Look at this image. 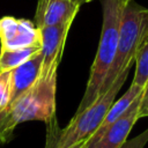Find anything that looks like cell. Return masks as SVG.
Listing matches in <instances>:
<instances>
[{
  "label": "cell",
  "instance_id": "8992f818",
  "mask_svg": "<svg viewBox=\"0 0 148 148\" xmlns=\"http://www.w3.org/2000/svg\"><path fill=\"white\" fill-rule=\"evenodd\" d=\"M0 43L1 51L40 45V32L30 20L3 16L0 18Z\"/></svg>",
  "mask_w": 148,
  "mask_h": 148
},
{
  "label": "cell",
  "instance_id": "30bf717a",
  "mask_svg": "<svg viewBox=\"0 0 148 148\" xmlns=\"http://www.w3.org/2000/svg\"><path fill=\"white\" fill-rule=\"evenodd\" d=\"M142 89H143V88L138 87V86H135L134 83H131V86L128 87V89L126 90V92H125L119 99H117L116 102H113V104L110 106V109H109V111H108V113H106L104 120L102 121L101 126L98 127V130L94 133V135H92L87 142H92V141L97 140V139L105 132V130H106L112 123H114V121L131 106V104L135 101V98L142 92Z\"/></svg>",
  "mask_w": 148,
  "mask_h": 148
},
{
  "label": "cell",
  "instance_id": "9c48e42d",
  "mask_svg": "<svg viewBox=\"0 0 148 148\" xmlns=\"http://www.w3.org/2000/svg\"><path fill=\"white\" fill-rule=\"evenodd\" d=\"M42 67V54L38 52L31 59L12 69V102L24 94L39 77Z\"/></svg>",
  "mask_w": 148,
  "mask_h": 148
},
{
  "label": "cell",
  "instance_id": "5bb4252c",
  "mask_svg": "<svg viewBox=\"0 0 148 148\" xmlns=\"http://www.w3.org/2000/svg\"><path fill=\"white\" fill-rule=\"evenodd\" d=\"M47 127H49V130H47V145H46V148H56V138H57V134L59 132L56 118L53 120H51L50 123H47ZM71 148H87V142L79 143V145L73 146Z\"/></svg>",
  "mask_w": 148,
  "mask_h": 148
},
{
  "label": "cell",
  "instance_id": "7c38bea8",
  "mask_svg": "<svg viewBox=\"0 0 148 148\" xmlns=\"http://www.w3.org/2000/svg\"><path fill=\"white\" fill-rule=\"evenodd\" d=\"M148 80V40L139 51L135 58V71L132 83L143 88Z\"/></svg>",
  "mask_w": 148,
  "mask_h": 148
},
{
  "label": "cell",
  "instance_id": "277c9868",
  "mask_svg": "<svg viewBox=\"0 0 148 148\" xmlns=\"http://www.w3.org/2000/svg\"><path fill=\"white\" fill-rule=\"evenodd\" d=\"M128 73L130 69L121 72L104 94L99 95L86 110L74 114L65 128L59 130L56 138V148H71L79 143L87 142L94 135L104 120L110 106L113 104L118 91L124 86Z\"/></svg>",
  "mask_w": 148,
  "mask_h": 148
},
{
  "label": "cell",
  "instance_id": "7402d4cb",
  "mask_svg": "<svg viewBox=\"0 0 148 148\" xmlns=\"http://www.w3.org/2000/svg\"><path fill=\"white\" fill-rule=\"evenodd\" d=\"M0 51H1V49H0Z\"/></svg>",
  "mask_w": 148,
  "mask_h": 148
},
{
  "label": "cell",
  "instance_id": "d6986e66",
  "mask_svg": "<svg viewBox=\"0 0 148 148\" xmlns=\"http://www.w3.org/2000/svg\"><path fill=\"white\" fill-rule=\"evenodd\" d=\"M90 1H92V0H83V3H87V2H90Z\"/></svg>",
  "mask_w": 148,
  "mask_h": 148
},
{
  "label": "cell",
  "instance_id": "44dd1931",
  "mask_svg": "<svg viewBox=\"0 0 148 148\" xmlns=\"http://www.w3.org/2000/svg\"><path fill=\"white\" fill-rule=\"evenodd\" d=\"M145 117H148V110H147V112H146V114H145Z\"/></svg>",
  "mask_w": 148,
  "mask_h": 148
},
{
  "label": "cell",
  "instance_id": "2e32d148",
  "mask_svg": "<svg viewBox=\"0 0 148 148\" xmlns=\"http://www.w3.org/2000/svg\"><path fill=\"white\" fill-rule=\"evenodd\" d=\"M147 110H148V80H147V82H146V84L143 86V89H142L141 102H140V108H139V113H138L139 119L145 117Z\"/></svg>",
  "mask_w": 148,
  "mask_h": 148
},
{
  "label": "cell",
  "instance_id": "7a4b0ae2",
  "mask_svg": "<svg viewBox=\"0 0 148 148\" xmlns=\"http://www.w3.org/2000/svg\"><path fill=\"white\" fill-rule=\"evenodd\" d=\"M125 6L126 3L121 0H103V23L101 38L95 59L90 67L87 87L75 114L86 110L99 96L101 87L116 57L119 38V25Z\"/></svg>",
  "mask_w": 148,
  "mask_h": 148
},
{
  "label": "cell",
  "instance_id": "e0dca14e",
  "mask_svg": "<svg viewBox=\"0 0 148 148\" xmlns=\"http://www.w3.org/2000/svg\"><path fill=\"white\" fill-rule=\"evenodd\" d=\"M7 142H8V141H7V140H6L5 138H3V135H2L1 133H0V145H3V143H7Z\"/></svg>",
  "mask_w": 148,
  "mask_h": 148
},
{
  "label": "cell",
  "instance_id": "ba28073f",
  "mask_svg": "<svg viewBox=\"0 0 148 148\" xmlns=\"http://www.w3.org/2000/svg\"><path fill=\"white\" fill-rule=\"evenodd\" d=\"M80 7L74 0H38L34 23L42 29L73 22Z\"/></svg>",
  "mask_w": 148,
  "mask_h": 148
},
{
  "label": "cell",
  "instance_id": "8fae6325",
  "mask_svg": "<svg viewBox=\"0 0 148 148\" xmlns=\"http://www.w3.org/2000/svg\"><path fill=\"white\" fill-rule=\"evenodd\" d=\"M40 52V45L12 51H0V71H12Z\"/></svg>",
  "mask_w": 148,
  "mask_h": 148
},
{
  "label": "cell",
  "instance_id": "4fadbf2b",
  "mask_svg": "<svg viewBox=\"0 0 148 148\" xmlns=\"http://www.w3.org/2000/svg\"><path fill=\"white\" fill-rule=\"evenodd\" d=\"M12 102V71H0V113L6 111Z\"/></svg>",
  "mask_w": 148,
  "mask_h": 148
},
{
  "label": "cell",
  "instance_id": "ac0fdd59",
  "mask_svg": "<svg viewBox=\"0 0 148 148\" xmlns=\"http://www.w3.org/2000/svg\"><path fill=\"white\" fill-rule=\"evenodd\" d=\"M74 1H76V2H79V3L81 5V6L83 5V0H74Z\"/></svg>",
  "mask_w": 148,
  "mask_h": 148
},
{
  "label": "cell",
  "instance_id": "52a82bcc",
  "mask_svg": "<svg viewBox=\"0 0 148 148\" xmlns=\"http://www.w3.org/2000/svg\"><path fill=\"white\" fill-rule=\"evenodd\" d=\"M142 92L135 98L131 106L95 141L87 142V148H120L128 138L134 124L139 120L138 113Z\"/></svg>",
  "mask_w": 148,
  "mask_h": 148
},
{
  "label": "cell",
  "instance_id": "9a60e30c",
  "mask_svg": "<svg viewBox=\"0 0 148 148\" xmlns=\"http://www.w3.org/2000/svg\"><path fill=\"white\" fill-rule=\"evenodd\" d=\"M148 142V128L145 130L142 133L138 134L133 139L127 140L120 148H145Z\"/></svg>",
  "mask_w": 148,
  "mask_h": 148
},
{
  "label": "cell",
  "instance_id": "5b68a950",
  "mask_svg": "<svg viewBox=\"0 0 148 148\" xmlns=\"http://www.w3.org/2000/svg\"><path fill=\"white\" fill-rule=\"evenodd\" d=\"M72 23L73 22H67L60 25L45 27L39 29L42 54V67L39 76L47 77L58 74V68L61 62L65 43Z\"/></svg>",
  "mask_w": 148,
  "mask_h": 148
},
{
  "label": "cell",
  "instance_id": "3957f363",
  "mask_svg": "<svg viewBox=\"0 0 148 148\" xmlns=\"http://www.w3.org/2000/svg\"><path fill=\"white\" fill-rule=\"evenodd\" d=\"M147 40L148 8L140 6L134 0H130L121 14L116 57L101 87L99 95L104 94L112 86L121 72L131 69L139 51Z\"/></svg>",
  "mask_w": 148,
  "mask_h": 148
},
{
  "label": "cell",
  "instance_id": "ffe728a7",
  "mask_svg": "<svg viewBox=\"0 0 148 148\" xmlns=\"http://www.w3.org/2000/svg\"><path fill=\"white\" fill-rule=\"evenodd\" d=\"M121 1H123V2H125V3H127V2L130 1V0H121Z\"/></svg>",
  "mask_w": 148,
  "mask_h": 148
},
{
  "label": "cell",
  "instance_id": "6da1fadb",
  "mask_svg": "<svg viewBox=\"0 0 148 148\" xmlns=\"http://www.w3.org/2000/svg\"><path fill=\"white\" fill-rule=\"evenodd\" d=\"M57 76H39L37 81L9 108L0 113V133L9 141L18 124L40 120L50 123L56 118V90Z\"/></svg>",
  "mask_w": 148,
  "mask_h": 148
}]
</instances>
